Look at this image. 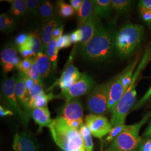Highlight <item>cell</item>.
Returning <instances> with one entry per match:
<instances>
[{
    "label": "cell",
    "mask_w": 151,
    "mask_h": 151,
    "mask_svg": "<svg viewBox=\"0 0 151 151\" xmlns=\"http://www.w3.org/2000/svg\"><path fill=\"white\" fill-rule=\"evenodd\" d=\"M114 39L110 32L100 24L93 37L81 48L83 57L92 62H103L109 60L113 53Z\"/></svg>",
    "instance_id": "6da1fadb"
},
{
    "label": "cell",
    "mask_w": 151,
    "mask_h": 151,
    "mask_svg": "<svg viewBox=\"0 0 151 151\" xmlns=\"http://www.w3.org/2000/svg\"><path fill=\"white\" fill-rule=\"evenodd\" d=\"M83 109L80 99L75 98L65 101L61 110V116L66 121L83 119Z\"/></svg>",
    "instance_id": "4fadbf2b"
},
{
    "label": "cell",
    "mask_w": 151,
    "mask_h": 151,
    "mask_svg": "<svg viewBox=\"0 0 151 151\" xmlns=\"http://www.w3.org/2000/svg\"><path fill=\"white\" fill-rule=\"evenodd\" d=\"M19 75L21 76L23 79V81L24 82L25 85L26 87L27 90V92L29 91V90L32 88V86L34 85L35 84V81H34L31 78H30L29 77H28L27 75H26L25 74H24L22 72H19Z\"/></svg>",
    "instance_id": "7bdbcfd3"
},
{
    "label": "cell",
    "mask_w": 151,
    "mask_h": 151,
    "mask_svg": "<svg viewBox=\"0 0 151 151\" xmlns=\"http://www.w3.org/2000/svg\"><path fill=\"white\" fill-rule=\"evenodd\" d=\"M34 60L36 68L42 79H46L52 70L48 55L43 52H39L34 57Z\"/></svg>",
    "instance_id": "d6986e66"
},
{
    "label": "cell",
    "mask_w": 151,
    "mask_h": 151,
    "mask_svg": "<svg viewBox=\"0 0 151 151\" xmlns=\"http://www.w3.org/2000/svg\"><path fill=\"white\" fill-rule=\"evenodd\" d=\"M15 78L14 76L5 79L2 85V95L12 110L19 116L22 124L27 125L30 120L27 118L25 112L18 102L15 91Z\"/></svg>",
    "instance_id": "ba28073f"
},
{
    "label": "cell",
    "mask_w": 151,
    "mask_h": 151,
    "mask_svg": "<svg viewBox=\"0 0 151 151\" xmlns=\"http://www.w3.org/2000/svg\"><path fill=\"white\" fill-rule=\"evenodd\" d=\"M111 9V0L93 1V13L98 17H107Z\"/></svg>",
    "instance_id": "44dd1931"
},
{
    "label": "cell",
    "mask_w": 151,
    "mask_h": 151,
    "mask_svg": "<svg viewBox=\"0 0 151 151\" xmlns=\"http://www.w3.org/2000/svg\"><path fill=\"white\" fill-rule=\"evenodd\" d=\"M151 114H147L139 122L129 125L128 128L111 143L108 151H134L142 143L139 130Z\"/></svg>",
    "instance_id": "5b68a950"
},
{
    "label": "cell",
    "mask_w": 151,
    "mask_h": 151,
    "mask_svg": "<svg viewBox=\"0 0 151 151\" xmlns=\"http://www.w3.org/2000/svg\"><path fill=\"white\" fill-rule=\"evenodd\" d=\"M15 91L18 102L25 112L27 118L30 120L32 112L30 107V98L27 90L23 79L20 75L17 76L15 79Z\"/></svg>",
    "instance_id": "5bb4252c"
},
{
    "label": "cell",
    "mask_w": 151,
    "mask_h": 151,
    "mask_svg": "<svg viewBox=\"0 0 151 151\" xmlns=\"http://www.w3.org/2000/svg\"><path fill=\"white\" fill-rule=\"evenodd\" d=\"M151 97V86L150 89L147 91L145 95L140 99L138 103H136L133 108V110H135L137 109L141 108L143 105L147 101V100Z\"/></svg>",
    "instance_id": "ab89813d"
},
{
    "label": "cell",
    "mask_w": 151,
    "mask_h": 151,
    "mask_svg": "<svg viewBox=\"0 0 151 151\" xmlns=\"http://www.w3.org/2000/svg\"><path fill=\"white\" fill-rule=\"evenodd\" d=\"M95 87V83L91 77L85 73L82 74L80 79L75 84L60 93L55 95L54 99H63L65 101L78 98L81 96L90 93Z\"/></svg>",
    "instance_id": "52a82bcc"
},
{
    "label": "cell",
    "mask_w": 151,
    "mask_h": 151,
    "mask_svg": "<svg viewBox=\"0 0 151 151\" xmlns=\"http://www.w3.org/2000/svg\"><path fill=\"white\" fill-rule=\"evenodd\" d=\"M40 2L39 0H26L27 12L34 16H38V8Z\"/></svg>",
    "instance_id": "d590c367"
},
{
    "label": "cell",
    "mask_w": 151,
    "mask_h": 151,
    "mask_svg": "<svg viewBox=\"0 0 151 151\" xmlns=\"http://www.w3.org/2000/svg\"><path fill=\"white\" fill-rule=\"evenodd\" d=\"M145 136L146 137H151V124L148 127L145 133Z\"/></svg>",
    "instance_id": "f907efd6"
},
{
    "label": "cell",
    "mask_w": 151,
    "mask_h": 151,
    "mask_svg": "<svg viewBox=\"0 0 151 151\" xmlns=\"http://www.w3.org/2000/svg\"><path fill=\"white\" fill-rule=\"evenodd\" d=\"M29 39V34L22 33L16 36L15 42L18 47L26 44Z\"/></svg>",
    "instance_id": "f35d334b"
},
{
    "label": "cell",
    "mask_w": 151,
    "mask_h": 151,
    "mask_svg": "<svg viewBox=\"0 0 151 151\" xmlns=\"http://www.w3.org/2000/svg\"><path fill=\"white\" fill-rule=\"evenodd\" d=\"M150 60H151V55L150 56V58H149V61H150Z\"/></svg>",
    "instance_id": "816d5d0a"
},
{
    "label": "cell",
    "mask_w": 151,
    "mask_h": 151,
    "mask_svg": "<svg viewBox=\"0 0 151 151\" xmlns=\"http://www.w3.org/2000/svg\"><path fill=\"white\" fill-rule=\"evenodd\" d=\"M56 14L55 9L52 2L48 1H41L39 6L38 16L43 21L54 17Z\"/></svg>",
    "instance_id": "603a6c76"
},
{
    "label": "cell",
    "mask_w": 151,
    "mask_h": 151,
    "mask_svg": "<svg viewBox=\"0 0 151 151\" xmlns=\"http://www.w3.org/2000/svg\"><path fill=\"white\" fill-rule=\"evenodd\" d=\"M83 2V1L82 0H70V5L72 6L75 11L78 12L79 11Z\"/></svg>",
    "instance_id": "7dc6e473"
},
{
    "label": "cell",
    "mask_w": 151,
    "mask_h": 151,
    "mask_svg": "<svg viewBox=\"0 0 151 151\" xmlns=\"http://www.w3.org/2000/svg\"><path fill=\"white\" fill-rule=\"evenodd\" d=\"M121 75L109 82L108 90V111L112 113L117 104L126 91L121 82Z\"/></svg>",
    "instance_id": "7c38bea8"
},
{
    "label": "cell",
    "mask_w": 151,
    "mask_h": 151,
    "mask_svg": "<svg viewBox=\"0 0 151 151\" xmlns=\"http://www.w3.org/2000/svg\"><path fill=\"white\" fill-rule=\"evenodd\" d=\"M137 63L138 60H135L134 62H133L132 65H130L128 67V69L125 70L124 73L121 75V82L125 91L128 88L132 83L133 77L134 73V71Z\"/></svg>",
    "instance_id": "f1b7e54d"
},
{
    "label": "cell",
    "mask_w": 151,
    "mask_h": 151,
    "mask_svg": "<svg viewBox=\"0 0 151 151\" xmlns=\"http://www.w3.org/2000/svg\"><path fill=\"white\" fill-rule=\"evenodd\" d=\"M57 11L60 17L68 18L73 16L75 11L72 6L65 3L63 1H58L57 2Z\"/></svg>",
    "instance_id": "f546056e"
},
{
    "label": "cell",
    "mask_w": 151,
    "mask_h": 151,
    "mask_svg": "<svg viewBox=\"0 0 151 151\" xmlns=\"http://www.w3.org/2000/svg\"><path fill=\"white\" fill-rule=\"evenodd\" d=\"M44 85L42 84H39L37 83H35L34 85L31 88L29 91H28L29 95L30 98V107L31 109V105L34 100L38 96V95L45 92L44 90ZM32 110V109H31Z\"/></svg>",
    "instance_id": "d6a6232c"
},
{
    "label": "cell",
    "mask_w": 151,
    "mask_h": 151,
    "mask_svg": "<svg viewBox=\"0 0 151 151\" xmlns=\"http://www.w3.org/2000/svg\"><path fill=\"white\" fill-rule=\"evenodd\" d=\"M109 83L97 85L86 99V108L91 114L104 115L107 113Z\"/></svg>",
    "instance_id": "8992f818"
},
{
    "label": "cell",
    "mask_w": 151,
    "mask_h": 151,
    "mask_svg": "<svg viewBox=\"0 0 151 151\" xmlns=\"http://www.w3.org/2000/svg\"><path fill=\"white\" fill-rule=\"evenodd\" d=\"M139 151H151V139L145 140L140 143Z\"/></svg>",
    "instance_id": "bcb514c9"
},
{
    "label": "cell",
    "mask_w": 151,
    "mask_h": 151,
    "mask_svg": "<svg viewBox=\"0 0 151 151\" xmlns=\"http://www.w3.org/2000/svg\"><path fill=\"white\" fill-rule=\"evenodd\" d=\"M73 56L74 55H72L71 53L60 79L54 83L53 87L58 85L62 91H65L80 79L82 73L72 63Z\"/></svg>",
    "instance_id": "30bf717a"
},
{
    "label": "cell",
    "mask_w": 151,
    "mask_h": 151,
    "mask_svg": "<svg viewBox=\"0 0 151 151\" xmlns=\"http://www.w3.org/2000/svg\"><path fill=\"white\" fill-rule=\"evenodd\" d=\"M139 6L146 8L151 11V0H142L139 2Z\"/></svg>",
    "instance_id": "681fc988"
},
{
    "label": "cell",
    "mask_w": 151,
    "mask_h": 151,
    "mask_svg": "<svg viewBox=\"0 0 151 151\" xmlns=\"http://www.w3.org/2000/svg\"><path fill=\"white\" fill-rule=\"evenodd\" d=\"M21 61L18 56L16 47L12 44H8L1 52V64L5 73L11 72Z\"/></svg>",
    "instance_id": "8fae6325"
},
{
    "label": "cell",
    "mask_w": 151,
    "mask_h": 151,
    "mask_svg": "<svg viewBox=\"0 0 151 151\" xmlns=\"http://www.w3.org/2000/svg\"><path fill=\"white\" fill-rule=\"evenodd\" d=\"M15 26L14 17L8 14H2L0 15V30L2 32H11Z\"/></svg>",
    "instance_id": "484cf974"
},
{
    "label": "cell",
    "mask_w": 151,
    "mask_h": 151,
    "mask_svg": "<svg viewBox=\"0 0 151 151\" xmlns=\"http://www.w3.org/2000/svg\"><path fill=\"white\" fill-rule=\"evenodd\" d=\"M144 32V27L139 24L128 23L122 27L114 39V45L118 54L128 57L139 45Z\"/></svg>",
    "instance_id": "277c9868"
},
{
    "label": "cell",
    "mask_w": 151,
    "mask_h": 151,
    "mask_svg": "<svg viewBox=\"0 0 151 151\" xmlns=\"http://www.w3.org/2000/svg\"><path fill=\"white\" fill-rule=\"evenodd\" d=\"M100 24L101 22L99 17L93 13L86 22L80 28H79L81 30L82 35V39L80 42L81 48L85 46L91 39Z\"/></svg>",
    "instance_id": "e0dca14e"
},
{
    "label": "cell",
    "mask_w": 151,
    "mask_h": 151,
    "mask_svg": "<svg viewBox=\"0 0 151 151\" xmlns=\"http://www.w3.org/2000/svg\"><path fill=\"white\" fill-rule=\"evenodd\" d=\"M10 4V9L8 14L17 18L22 17L26 15L27 12L26 1L24 0H12L7 1Z\"/></svg>",
    "instance_id": "7402d4cb"
},
{
    "label": "cell",
    "mask_w": 151,
    "mask_h": 151,
    "mask_svg": "<svg viewBox=\"0 0 151 151\" xmlns=\"http://www.w3.org/2000/svg\"><path fill=\"white\" fill-rule=\"evenodd\" d=\"M133 4L130 0H111V7L115 11L122 13L127 11Z\"/></svg>",
    "instance_id": "4dcf8cb0"
},
{
    "label": "cell",
    "mask_w": 151,
    "mask_h": 151,
    "mask_svg": "<svg viewBox=\"0 0 151 151\" xmlns=\"http://www.w3.org/2000/svg\"><path fill=\"white\" fill-rule=\"evenodd\" d=\"M55 143L64 151H86L79 130L70 127L61 116L53 119L50 127Z\"/></svg>",
    "instance_id": "7a4b0ae2"
},
{
    "label": "cell",
    "mask_w": 151,
    "mask_h": 151,
    "mask_svg": "<svg viewBox=\"0 0 151 151\" xmlns=\"http://www.w3.org/2000/svg\"><path fill=\"white\" fill-rule=\"evenodd\" d=\"M32 118L35 123L39 126V130L44 127L49 128L53 120L50 118V114L48 106L34 109L32 112Z\"/></svg>",
    "instance_id": "ac0fdd59"
},
{
    "label": "cell",
    "mask_w": 151,
    "mask_h": 151,
    "mask_svg": "<svg viewBox=\"0 0 151 151\" xmlns=\"http://www.w3.org/2000/svg\"><path fill=\"white\" fill-rule=\"evenodd\" d=\"M66 122L72 128L78 130H79L82 125L84 124L83 119L76 120H73V121H66Z\"/></svg>",
    "instance_id": "f6af8a7d"
},
{
    "label": "cell",
    "mask_w": 151,
    "mask_h": 151,
    "mask_svg": "<svg viewBox=\"0 0 151 151\" xmlns=\"http://www.w3.org/2000/svg\"><path fill=\"white\" fill-rule=\"evenodd\" d=\"M128 125L124 124L118 125L117 126L113 127L106 138V142L111 143L119 134H120L123 132H124V130L128 128Z\"/></svg>",
    "instance_id": "1f68e13d"
},
{
    "label": "cell",
    "mask_w": 151,
    "mask_h": 151,
    "mask_svg": "<svg viewBox=\"0 0 151 151\" xmlns=\"http://www.w3.org/2000/svg\"><path fill=\"white\" fill-rule=\"evenodd\" d=\"M57 40L52 39V40L49 44L45 51V53L48 55L51 63L52 69L53 70H55L57 67L58 52L60 50L57 47Z\"/></svg>",
    "instance_id": "cb8c5ba5"
},
{
    "label": "cell",
    "mask_w": 151,
    "mask_h": 151,
    "mask_svg": "<svg viewBox=\"0 0 151 151\" xmlns=\"http://www.w3.org/2000/svg\"><path fill=\"white\" fill-rule=\"evenodd\" d=\"M81 138L86 151H93V143L92 137V133L88 127L83 124L79 129Z\"/></svg>",
    "instance_id": "4316f807"
},
{
    "label": "cell",
    "mask_w": 151,
    "mask_h": 151,
    "mask_svg": "<svg viewBox=\"0 0 151 151\" xmlns=\"http://www.w3.org/2000/svg\"><path fill=\"white\" fill-rule=\"evenodd\" d=\"M93 14V1L83 0L79 11L77 12V26L78 29L86 22Z\"/></svg>",
    "instance_id": "ffe728a7"
},
{
    "label": "cell",
    "mask_w": 151,
    "mask_h": 151,
    "mask_svg": "<svg viewBox=\"0 0 151 151\" xmlns=\"http://www.w3.org/2000/svg\"><path fill=\"white\" fill-rule=\"evenodd\" d=\"M70 35L65 34L63 35L62 37L57 40V47L59 50L62 49L66 48L71 45Z\"/></svg>",
    "instance_id": "74e56055"
},
{
    "label": "cell",
    "mask_w": 151,
    "mask_h": 151,
    "mask_svg": "<svg viewBox=\"0 0 151 151\" xmlns=\"http://www.w3.org/2000/svg\"><path fill=\"white\" fill-rule=\"evenodd\" d=\"M60 25H61L60 19L58 16L44 21L40 29V36L42 43L43 52L45 53L49 44L53 39L52 36L54 30Z\"/></svg>",
    "instance_id": "2e32d148"
},
{
    "label": "cell",
    "mask_w": 151,
    "mask_h": 151,
    "mask_svg": "<svg viewBox=\"0 0 151 151\" xmlns=\"http://www.w3.org/2000/svg\"><path fill=\"white\" fill-rule=\"evenodd\" d=\"M26 45L36 53L43 52L42 43L38 30L29 33V39Z\"/></svg>",
    "instance_id": "d4e9b609"
},
{
    "label": "cell",
    "mask_w": 151,
    "mask_h": 151,
    "mask_svg": "<svg viewBox=\"0 0 151 151\" xmlns=\"http://www.w3.org/2000/svg\"><path fill=\"white\" fill-rule=\"evenodd\" d=\"M85 121L92 135L99 139L108 135L113 128L108 118L104 115L90 114L85 117Z\"/></svg>",
    "instance_id": "9c48e42d"
},
{
    "label": "cell",
    "mask_w": 151,
    "mask_h": 151,
    "mask_svg": "<svg viewBox=\"0 0 151 151\" xmlns=\"http://www.w3.org/2000/svg\"><path fill=\"white\" fill-rule=\"evenodd\" d=\"M140 16L142 19L148 23H151V11L146 8L139 7Z\"/></svg>",
    "instance_id": "b9f144b4"
},
{
    "label": "cell",
    "mask_w": 151,
    "mask_h": 151,
    "mask_svg": "<svg viewBox=\"0 0 151 151\" xmlns=\"http://www.w3.org/2000/svg\"><path fill=\"white\" fill-rule=\"evenodd\" d=\"M18 51L22 57L24 58H29L34 57L37 53L33 51L32 49L30 48L26 44L22 45V47H18Z\"/></svg>",
    "instance_id": "8d00e7d4"
},
{
    "label": "cell",
    "mask_w": 151,
    "mask_h": 151,
    "mask_svg": "<svg viewBox=\"0 0 151 151\" xmlns=\"http://www.w3.org/2000/svg\"><path fill=\"white\" fill-rule=\"evenodd\" d=\"M34 62V57L24 58L22 60L16 67V68L19 72H22L24 74H26L29 70L32 65Z\"/></svg>",
    "instance_id": "836d02e7"
},
{
    "label": "cell",
    "mask_w": 151,
    "mask_h": 151,
    "mask_svg": "<svg viewBox=\"0 0 151 151\" xmlns=\"http://www.w3.org/2000/svg\"><path fill=\"white\" fill-rule=\"evenodd\" d=\"M63 30H64V26L63 25H61L60 27H57L53 32V39L58 40H59L60 38H61L63 35Z\"/></svg>",
    "instance_id": "ee69618b"
},
{
    "label": "cell",
    "mask_w": 151,
    "mask_h": 151,
    "mask_svg": "<svg viewBox=\"0 0 151 151\" xmlns=\"http://www.w3.org/2000/svg\"></svg>",
    "instance_id": "f5cc1de1"
},
{
    "label": "cell",
    "mask_w": 151,
    "mask_h": 151,
    "mask_svg": "<svg viewBox=\"0 0 151 151\" xmlns=\"http://www.w3.org/2000/svg\"><path fill=\"white\" fill-rule=\"evenodd\" d=\"M150 53L147 50L140 60V63L135 70L132 83L128 88L125 92L123 96L120 99L113 111L110 123L112 127L120 124H124L127 115L131 109L134 106L137 96L136 82L140 75V72L145 65L149 61Z\"/></svg>",
    "instance_id": "3957f363"
},
{
    "label": "cell",
    "mask_w": 151,
    "mask_h": 151,
    "mask_svg": "<svg viewBox=\"0 0 151 151\" xmlns=\"http://www.w3.org/2000/svg\"><path fill=\"white\" fill-rule=\"evenodd\" d=\"M12 147L15 151H39L37 142L28 132L16 133Z\"/></svg>",
    "instance_id": "9a60e30c"
},
{
    "label": "cell",
    "mask_w": 151,
    "mask_h": 151,
    "mask_svg": "<svg viewBox=\"0 0 151 151\" xmlns=\"http://www.w3.org/2000/svg\"><path fill=\"white\" fill-rule=\"evenodd\" d=\"M55 95H53L52 92H49V93H46L44 92L43 93L38 95L36 97L31 105V109L33 110L34 109L37 108H44L47 106V104L49 101L54 99Z\"/></svg>",
    "instance_id": "83f0119b"
},
{
    "label": "cell",
    "mask_w": 151,
    "mask_h": 151,
    "mask_svg": "<svg viewBox=\"0 0 151 151\" xmlns=\"http://www.w3.org/2000/svg\"><path fill=\"white\" fill-rule=\"evenodd\" d=\"M14 113L12 110H8L4 108L2 105L0 106V116L1 117H4L6 116H12Z\"/></svg>",
    "instance_id": "c3c4849f"
},
{
    "label": "cell",
    "mask_w": 151,
    "mask_h": 151,
    "mask_svg": "<svg viewBox=\"0 0 151 151\" xmlns=\"http://www.w3.org/2000/svg\"><path fill=\"white\" fill-rule=\"evenodd\" d=\"M25 75L32 79L34 81H35V83L43 85V80L42 79L41 76L38 72V70L36 68L34 60V62L32 63V65L30 69L28 70V72Z\"/></svg>",
    "instance_id": "e575fe53"
},
{
    "label": "cell",
    "mask_w": 151,
    "mask_h": 151,
    "mask_svg": "<svg viewBox=\"0 0 151 151\" xmlns=\"http://www.w3.org/2000/svg\"><path fill=\"white\" fill-rule=\"evenodd\" d=\"M70 38L72 44H76L81 42L82 39L81 30L80 29H77L73 32L70 34Z\"/></svg>",
    "instance_id": "60d3db41"
}]
</instances>
